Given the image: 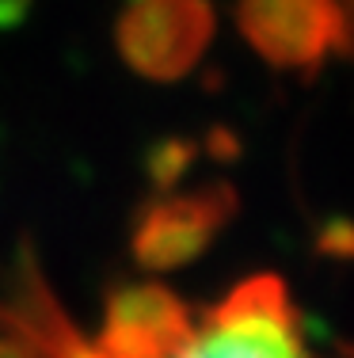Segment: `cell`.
<instances>
[{
	"instance_id": "obj_1",
	"label": "cell",
	"mask_w": 354,
	"mask_h": 358,
	"mask_svg": "<svg viewBox=\"0 0 354 358\" xmlns=\"http://www.w3.org/2000/svg\"><path fill=\"white\" fill-rule=\"evenodd\" d=\"M0 358H316L278 275H251L214 301L126 286L96 328H77L35 271L0 305Z\"/></svg>"
},
{
	"instance_id": "obj_4",
	"label": "cell",
	"mask_w": 354,
	"mask_h": 358,
	"mask_svg": "<svg viewBox=\"0 0 354 358\" xmlns=\"http://www.w3.org/2000/svg\"><path fill=\"white\" fill-rule=\"evenodd\" d=\"M225 199L229 194L221 187H214V191L195 194V199H179V202H168V206H156L145 217V225H141V248L149 255L191 252L221 221Z\"/></svg>"
},
{
	"instance_id": "obj_5",
	"label": "cell",
	"mask_w": 354,
	"mask_h": 358,
	"mask_svg": "<svg viewBox=\"0 0 354 358\" xmlns=\"http://www.w3.org/2000/svg\"><path fill=\"white\" fill-rule=\"evenodd\" d=\"M31 0H0V27H12V23L23 20Z\"/></svg>"
},
{
	"instance_id": "obj_3",
	"label": "cell",
	"mask_w": 354,
	"mask_h": 358,
	"mask_svg": "<svg viewBox=\"0 0 354 358\" xmlns=\"http://www.w3.org/2000/svg\"><path fill=\"white\" fill-rule=\"evenodd\" d=\"M214 38L209 0H133L115 27L122 62L145 80H179Z\"/></svg>"
},
{
	"instance_id": "obj_2",
	"label": "cell",
	"mask_w": 354,
	"mask_h": 358,
	"mask_svg": "<svg viewBox=\"0 0 354 358\" xmlns=\"http://www.w3.org/2000/svg\"><path fill=\"white\" fill-rule=\"evenodd\" d=\"M240 35L278 69H316L354 46V23L343 0H240Z\"/></svg>"
}]
</instances>
